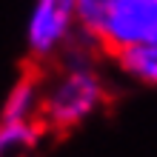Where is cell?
<instances>
[{"label": "cell", "instance_id": "3", "mask_svg": "<svg viewBox=\"0 0 157 157\" xmlns=\"http://www.w3.org/2000/svg\"><path fill=\"white\" fill-rule=\"evenodd\" d=\"M77 23L75 0H34V9L29 14L26 40L34 57H52L69 43Z\"/></svg>", "mask_w": 157, "mask_h": 157}, {"label": "cell", "instance_id": "4", "mask_svg": "<svg viewBox=\"0 0 157 157\" xmlns=\"http://www.w3.org/2000/svg\"><path fill=\"white\" fill-rule=\"evenodd\" d=\"M117 63L123 69V75H128L132 80L143 83V86L157 89V40L123 49L117 54Z\"/></svg>", "mask_w": 157, "mask_h": 157}, {"label": "cell", "instance_id": "5", "mask_svg": "<svg viewBox=\"0 0 157 157\" xmlns=\"http://www.w3.org/2000/svg\"><path fill=\"white\" fill-rule=\"evenodd\" d=\"M43 112V91L34 80H20L3 103V120H34Z\"/></svg>", "mask_w": 157, "mask_h": 157}, {"label": "cell", "instance_id": "7", "mask_svg": "<svg viewBox=\"0 0 157 157\" xmlns=\"http://www.w3.org/2000/svg\"><path fill=\"white\" fill-rule=\"evenodd\" d=\"M112 3H114V0H75V9H77V23H80V29H83V32H89L91 37H94Z\"/></svg>", "mask_w": 157, "mask_h": 157}, {"label": "cell", "instance_id": "6", "mask_svg": "<svg viewBox=\"0 0 157 157\" xmlns=\"http://www.w3.org/2000/svg\"><path fill=\"white\" fill-rule=\"evenodd\" d=\"M40 137L34 120H3L0 117V157H17L29 151Z\"/></svg>", "mask_w": 157, "mask_h": 157}, {"label": "cell", "instance_id": "1", "mask_svg": "<svg viewBox=\"0 0 157 157\" xmlns=\"http://www.w3.org/2000/svg\"><path fill=\"white\" fill-rule=\"evenodd\" d=\"M106 103L103 80L86 60L69 63L66 69L43 89V123L52 128H75Z\"/></svg>", "mask_w": 157, "mask_h": 157}, {"label": "cell", "instance_id": "2", "mask_svg": "<svg viewBox=\"0 0 157 157\" xmlns=\"http://www.w3.org/2000/svg\"><path fill=\"white\" fill-rule=\"evenodd\" d=\"M94 40L114 54L157 40V0H114Z\"/></svg>", "mask_w": 157, "mask_h": 157}]
</instances>
